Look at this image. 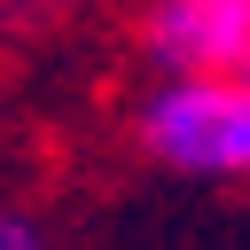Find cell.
<instances>
[{"mask_svg": "<svg viewBox=\"0 0 250 250\" xmlns=\"http://www.w3.org/2000/svg\"><path fill=\"white\" fill-rule=\"evenodd\" d=\"M141 141L188 180H250V94L234 70L164 78L141 102Z\"/></svg>", "mask_w": 250, "mask_h": 250, "instance_id": "6da1fadb", "label": "cell"}, {"mask_svg": "<svg viewBox=\"0 0 250 250\" xmlns=\"http://www.w3.org/2000/svg\"><path fill=\"white\" fill-rule=\"evenodd\" d=\"M234 78H242V94H250V55H242V62H234Z\"/></svg>", "mask_w": 250, "mask_h": 250, "instance_id": "5b68a950", "label": "cell"}, {"mask_svg": "<svg viewBox=\"0 0 250 250\" xmlns=\"http://www.w3.org/2000/svg\"><path fill=\"white\" fill-rule=\"evenodd\" d=\"M141 47L164 62V78L234 70L250 55V0H148Z\"/></svg>", "mask_w": 250, "mask_h": 250, "instance_id": "7a4b0ae2", "label": "cell"}, {"mask_svg": "<svg viewBox=\"0 0 250 250\" xmlns=\"http://www.w3.org/2000/svg\"><path fill=\"white\" fill-rule=\"evenodd\" d=\"M23 8H31V0H0V31H8V23L23 16Z\"/></svg>", "mask_w": 250, "mask_h": 250, "instance_id": "277c9868", "label": "cell"}, {"mask_svg": "<svg viewBox=\"0 0 250 250\" xmlns=\"http://www.w3.org/2000/svg\"><path fill=\"white\" fill-rule=\"evenodd\" d=\"M0 250H55V242H47V227H39L31 211L0 203Z\"/></svg>", "mask_w": 250, "mask_h": 250, "instance_id": "3957f363", "label": "cell"}]
</instances>
